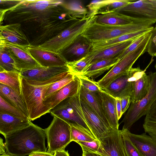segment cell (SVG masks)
Here are the masks:
<instances>
[{
  "label": "cell",
  "instance_id": "50",
  "mask_svg": "<svg viewBox=\"0 0 156 156\" xmlns=\"http://www.w3.org/2000/svg\"><path fill=\"white\" fill-rule=\"evenodd\" d=\"M54 156H70L68 151L62 149L55 152L54 154Z\"/></svg>",
  "mask_w": 156,
  "mask_h": 156
},
{
  "label": "cell",
  "instance_id": "10",
  "mask_svg": "<svg viewBox=\"0 0 156 156\" xmlns=\"http://www.w3.org/2000/svg\"><path fill=\"white\" fill-rule=\"evenodd\" d=\"M69 73L67 66L41 67L21 72L20 75L29 84L41 86L55 82L66 76Z\"/></svg>",
  "mask_w": 156,
  "mask_h": 156
},
{
  "label": "cell",
  "instance_id": "14",
  "mask_svg": "<svg viewBox=\"0 0 156 156\" xmlns=\"http://www.w3.org/2000/svg\"><path fill=\"white\" fill-rule=\"evenodd\" d=\"M80 20L71 17L59 20L45 26L30 40V44L37 46L43 44Z\"/></svg>",
  "mask_w": 156,
  "mask_h": 156
},
{
  "label": "cell",
  "instance_id": "45",
  "mask_svg": "<svg viewBox=\"0 0 156 156\" xmlns=\"http://www.w3.org/2000/svg\"><path fill=\"white\" fill-rule=\"evenodd\" d=\"M22 0H0L1 9H7L12 7L20 2Z\"/></svg>",
  "mask_w": 156,
  "mask_h": 156
},
{
  "label": "cell",
  "instance_id": "20",
  "mask_svg": "<svg viewBox=\"0 0 156 156\" xmlns=\"http://www.w3.org/2000/svg\"><path fill=\"white\" fill-rule=\"evenodd\" d=\"M135 39L124 41L103 49L91 50L86 57L89 60L90 65L101 60L118 57Z\"/></svg>",
  "mask_w": 156,
  "mask_h": 156
},
{
  "label": "cell",
  "instance_id": "39",
  "mask_svg": "<svg viewBox=\"0 0 156 156\" xmlns=\"http://www.w3.org/2000/svg\"><path fill=\"white\" fill-rule=\"evenodd\" d=\"M89 65L90 62L86 57L77 61L68 62L67 64L69 72L75 75H80Z\"/></svg>",
  "mask_w": 156,
  "mask_h": 156
},
{
  "label": "cell",
  "instance_id": "30",
  "mask_svg": "<svg viewBox=\"0 0 156 156\" xmlns=\"http://www.w3.org/2000/svg\"><path fill=\"white\" fill-rule=\"evenodd\" d=\"M133 21L122 14L114 12L95 15L93 22L103 25L122 26L130 24Z\"/></svg>",
  "mask_w": 156,
  "mask_h": 156
},
{
  "label": "cell",
  "instance_id": "34",
  "mask_svg": "<svg viewBox=\"0 0 156 156\" xmlns=\"http://www.w3.org/2000/svg\"><path fill=\"white\" fill-rule=\"evenodd\" d=\"M62 5L69 14L76 19H83L89 14L86 8L79 1H72L68 2L64 1Z\"/></svg>",
  "mask_w": 156,
  "mask_h": 156
},
{
  "label": "cell",
  "instance_id": "8",
  "mask_svg": "<svg viewBox=\"0 0 156 156\" xmlns=\"http://www.w3.org/2000/svg\"><path fill=\"white\" fill-rule=\"evenodd\" d=\"M148 75L150 83L148 93L140 101L131 103L121 122L124 123L123 130H129L134 123L147 114L151 106L156 101V72H151Z\"/></svg>",
  "mask_w": 156,
  "mask_h": 156
},
{
  "label": "cell",
  "instance_id": "11",
  "mask_svg": "<svg viewBox=\"0 0 156 156\" xmlns=\"http://www.w3.org/2000/svg\"><path fill=\"white\" fill-rule=\"evenodd\" d=\"M116 12H121L133 20L156 22V7L150 0L132 1Z\"/></svg>",
  "mask_w": 156,
  "mask_h": 156
},
{
  "label": "cell",
  "instance_id": "40",
  "mask_svg": "<svg viewBox=\"0 0 156 156\" xmlns=\"http://www.w3.org/2000/svg\"><path fill=\"white\" fill-rule=\"evenodd\" d=\"M76 76L80 80L81 85L88 90L92 92H98L103 90L98 85L97 82L84 76Z\"/></svg>",
  "mask_w": 156,
  "mask_h": 156
},
{
  "label": "cell",
  "instance_id": "54",
  "mask_svg": "<svg viewBox=\"0 0 156 156\" xmlns=\"http://www.w3.org/2000/svg\"><path fill=\"white\" fill-rule=\"evenodd\" d=\"M0 156H13V155H9L8 154H7L6 153L5 154H3V155H0Z\"/></svg>",
  "mask_w": 156,
  "mask_h": 156
},
{
  "label": "cell",
  "instance_id": "28",
  "mask_svg": "<svg viewBox=\"0 0 156 156\" xmlns=\"http://www.w3.org/2000/svg\"><path fill=\"white\" fill-rule=\"evenodd\" d=\"M119 60L118 58L116 57L92 63L79 75L84 76L89 78H96L108 70Z\"/></svg>",
  "mask_w": 156,
  "mask_h": 156
},
{
  "label": "cell",
  "instance_id": "48",
  "mask_svg": "<svg viewBox=\"0 0 156 156\" xmlns=\"http://www.w3.org/2000/svg\"><path fill=\"white\" fill-rule=\"evenodd\" d=\"M116 108L118 116V118L119 120L121 117L122 114V107L121 105V99L116 98Z\"/></svg>",
  "mask_w": 156,
  "mask_h": 156
},
{
  "label": "cell",
  "instance_id": "47",
  "mask_svg": "<svg viewBox=\"0 0 156 156\" xmlns=\"http://www.w3.org/2000/svg\"><path fill=\"white\" fill-rule=\"evenodd\" d=\"M156 119V101L153 103L150 109L146 115L144 120L150 121Z\"/></svg>",
  "mask_w": 156,
  "mask_h": 156
},
{
  "label": "cell",
  "instance_id": "15",
  "mask_svg": "<svg viewBox=\"0 0 156 156\" xmlns=\"http://www.w3.org/2000/svg\"><path fill=\"white\" fill-rule=\"evenodd\" d=\"M146 70H142L138 66L132 67L129 70L132 84L131 103L139 101L148 93L150 80L149 75H147L145 72Z\"/></svg>",
  "mask_w": 156,
  "mask_h": 156
},
{
  "label": "cell",
  "instance_id": "33",
  "mask_svg": "<svg viewBox=\"0 0 156 156\" xmlns=\"http://www.w3.org/2000/svg\"><path fill=\"white\" fill-rule=\"evenodd\" d=\"M20 72L16 67L15 62L6 48L0 44V72Z\"/></svg>",
  "mask_w": 156,
  "mask_h": 156
},
{
  "label": "cell",
  "instance_id": "44",
  "mask_svg": "<svg viewBox=\"0 0 156 156\" xmlns=\"http://www.w3.org/2000/svg\"><path fill=\"white\" fill-rule=\"evenodd\" d=\"M143 127L145 133L156 142V122L144 121Z\"/></svg>",
  "mask_w": 156,
  "mask_h": 156
},
{
  "label": "cell",
  "instance_id": "12",
  "mask_svg": "<svg viewBox=\"0 0 156 156\" xmlns=\"http://www.w3.org/2000/svg\"><path fill=\"white\" fill-rule=\"evenodd\" d=\"M0 44L7 49L13 59L16 69L20 72L42 67L30 55L28 46L0 40Z\"/></svg>",
  "mask_w": 156,
  "mask_h": 156
},
{
  "label": "cell",
  "instance_id": "27",
  "mask_svg": "<svg viewBox=\"0 0 156 156\" xmlns=\"http://www.w3.org/2000/svg\"><path fill=\"white\" fill-rule=\"evenodd\" d=\"M79 94L80 98L86 102L105 122L110 126L104 114L99 92L90 91L81 85Z\"/></svg>",
  "mask_w": 156,
  "mask_h": 156
},
{
  "label": "cell",
  "instance_id": "52",
  "mask_svg": "<svg viewBox=\"0 0 156 156\" xmlns=\"http://www.w3.org/2000/svg\"><path fill=\"white\" fill-rule=\"evenodd\" d=\"M82 156H99L96 153L94 152H83Z\"/></svg>",
  "mask_w": 156,
  "mask_h": 156
},
{
  "label": "cell",
  "instance_id": "7",
  "mask_svg": "<svg viewBox=\"0 0 156 156\" xmlns=\"http://www.w3.org/2000/svg\"><path fill=\"white\" fill-rule=\"evenodd\" d=\"M152 31L148 33L146 38L138 47L119 60L103 77L97 82L102 90L106 88L117 78L127 74L138 58L146 51Z\"/></svg>",
  "mask_w": 156,
  "mask_h": 156
},
{
  "label": "cell",
  "instance_id": "24",
  "mask_svg": "<svg viewBox=\"0 0 156 156\" xmlns=\"http://www.w3.org/2000/svg\"><path fill=\"white\" fill-rule=\"evenodd\" d=\"M105 116L111 127L119 129V119L116 108V98L103 90L99 92Z\"/></svg>",
  "mask_w": 156,
  "mask_h": 156
},
{
  "label": "cell",
  "instance_id": "56",
  "mask_svg": "<svg viewBox=\"0 0 156 156\" xmlns=\"http://www.w3.org/2000/svg\"><path fill=\"white\" fill-rule=\"evenodd\" d=\"M155 56L156 57V54L155 55Z\"/></svg>",
  "mask_w": 156,
  "mask_h": 156
},
{
  "label": "cell",
  "instance_id": "55",
  "mask_svg": "<svg viewBox=\"0 0 156 156\" xmlns=\"http://www.w3.org/2000/svg\"><path fill=\"white\" fill-rule=\"evenodd\" d=\"M155 69L156 70V64H155Z\"/></svg>",
  "mask_w": 156,
  "mask_h": 156
},
{
  "label": "cell",
  "instance_id": "42",
  "mask_svg": "<svg viewBox=\"0 0 156 156\" xmlns=\"http://www.w3.org/2000/svg\"><path fill=\"white\" fill-rule=\"evenodd\" d=\"M148 32L140 36L135 39L129 47L117 58L120 60L127 54L135 49L144 40L146 37Z\"/></svg>",
  "mask_w": 156,
  "mask_h": 156
},
{
  "label": "cell",
  "instance_id": "53",
  "mask_svg": "<svg viewBox=\"0 0 156 156\" xmlns=\"http://www.w3.org/2000/svg\"><path fill=\"white\" fill-rule=\"evenodd\" d=\"M150 1L156 7V0H150Z\"/></svg>",
  "mask_w": 156,
  "mask_h": 156
},
{
  "label": "cell",
  "instance_id": "18",
  "mask_svg": "<svg viewBox=\"0 0 156 156\" xmlns=\"http://www.w3.org/2000/svg\"><path fill=\"white\" fill-rule=\"evenodd\" d=\"M28 48L32 56L43 67L67 66L68 62L61 54L44 50L30 44L28 46Z\"/></svg>",
  "mask_w": 156,
  "mask_h": 156
},
{
  "label": "cell",
  "instance_id": "13",
  "mask_svg": "<svg viewBox=\"0 0 156 156\" xmlns=\"http://www.w3.org/2000/svg\"><path fill=\"white\" fill-rule=\"evenodd\" d=\"M80 99L86 123L93 136L99 141L113 129L105 122L86 102Z\"/></svg>",
  "mask_w": 156,
  "mask_h": 156
},
{
  "label": "cell",
  "instance_id": "37",
  "mask_svg": "<svg viewBox=\"0 0 156 156\" xmlns=\"http://www.w3.org/2000/svg\"><path fill=\"white\" fill-rule=\"evenodd\" d=\"M0 113L10 115L23 119H29L21 112L9 104L0 96Z\"/></svg>",
  "mask_w": 156,
  "mask_h": 156
},
{
  "label": "cell",
  "instance_id": "6",
  "mask_svg": "<svg viewBox=\"0 0 156 156\" xmlns=\"http://www.w3.org/2000/svg\"><path fill=\"white\" fill-rule=\"evenodd\" d=\"M21 96L27 109L30 120L33 121L48 113L43 104L45 92L53 83L41 86L28 83L20 76Z\"/></svg>",
  "mask_w": 156,
  "mask_h": 156
},
{
  "label": "cell",
  "instance_id": "35",
  "mask_svg": "<svg viewBox=\"0 0 156 156\" xmlns=\"http://www.w3.org/2000/svg\"><path fill=\"white\" fill-rule=\"evenodd\" d=\"M70 126L72 141L91 142L97 140L92 135L89 133L81 128L76 126Z\"/></svg>",
  "mask_w": 156,
  "mask_h": 156
},
{
  "label": "cell",
  "instance_id": "1",
  "mask_svg": "<svg viewBox=\"0 0 156 156\" xmlns=\"http://www.w3.org/2000/svg\"><path fill=\"white\" fill-rule=\"evenodd\" d=\"M63 1L22 0L16 5L0 10L6 24L19 23L29 41L45 26L72 16L63 6Z\"/></svg>",
  "mask_w": 156,
  "mask_h": 156
},
{
  "label": "cell",
  "instance_id": "46",
  "mask_svg": "<svg viewBox=\"0 0 156 156\" xmlns=\"http://www.w3.org/2000/svg\"><path fill=\"white\" fill-rule=\"evenodd\" d=\"M122 107V114H124L129 108L131 101L130 96L124 97L121 99Z\"/></svg>",
  "mask_w": 156,
  "mask_h": 156
},
{
  "label": "cell",
  "instance_id": "32",
  "mask_svg": "<svg viewBox=\"0 0 156 156\" xmlns=\"http://www.w3.org/2000/svg\"><path fill=\"white\" fill-rule=\"evenodd\" d=\"M0 83L10 88L21 96L20 72H0Z\"/></svg>",
  "mask_w": 156,
  "mask_h": 156
},
{
  "label": "cell",
  "instance_id": "36",
  "mask_svg": "<svg viewBox=\"0 0 156 156\" xmlns=\"http://www.w3.org/2000/svg\"><path fill=\"white\" fill-rule=\"evenodd\" d=\"M122 140L126 156H143L128 136L126 130H121Z\"/></svg>",
  "mask_w": 156,
  "mask_h": 156
},
{
  "label": "cell",
  "instance_id": "38",
  "mask_svg": "<svg viewBox=\"0 0 156 156\" xmlns=\"http://www.w3.org/2000/svg\"><path fill=\"white\" fill-rule=\"evenodd\" d=\"M75 76V75L69 72L64 78L52 83L46 90L45 98L67 84L74 79Z\"/></svg>",
  "mask_w": 156,
  "mask_h": 156
},
{
  "label": "cell",
  "instance_id": "17",
  "mask_svg": "<svg viewBox=\"0 0 156 156\" xmlns=\"http://www.w3.org/2000/svg\"><path fill=\"white\" fill-rule=\"evenodd\" d=\"M81 86L80 80L75 75L74 79L64 87L45 98L43 104L48 113L65 99L78 94Z\"/></svg>",
  "mask_w": 156,
  "mask_h": 156
},
{
  "label": "cell",
  "instance_id": "23",
  "mask_svg": "<svg viewBox=\"0 0 156 156\" xmlns=\"http://www.w3.org/2000/svg\"><path fill=\"white\" fill-rule=\"evenodd\" d=\"M126 131L131 141L143 156H156V142L151 136L146 133L136 134L129 130Z\"/></svg>",
  "mask_w": 156,
  "mask_h": 156
},
{
  "label": "cell",
  "instance_id": "31",
  "mask_svg": "<svg viewBox=\"0 0 156 156\" xmlns=\"http://www.w3.org/2000/svg\"><path fill=\"white\" fill-rule=\"evenodd\" d=\"M154 27L144 29L120 36L115 38L103 41L92 43V50L103 49L129 40L136 38L152 30Z\"/></svg>",
  "mask_w": 156,
  "mask_h": 156
},
{
  "label": "cell",
  "instance_id": "22",
  "mask_svg": "<svg viewBox=\"0 0 156 156\" xmlns=\"http://www.w3.org/2000/svg\"><path fill=\"white\" fill-rule=\"evenodd\" d=\"M129 71L127 74L114 80L103 90L115 98L121 99L126 96L130 97L132 84Z\"/></svg>",
  "mask_w": 156,
  "mask_h": 156
},
{
  "label": "cell",
  "instance_id": "16",
  "mask_svg": "<svg viewBox=\"0 0 156 156\" xmlns=\"http://www.w3.org/2000/svg\"><path fill=\"white\" fill-rule=\"evenodd\" d=\"M99 142V149L96 152L99 156H126L121 130L113 129Z\"/></svg>",
  "mask_w": 156,
  "mask_h": 156
},
{
  "label": "cell",
  "instance_id": "43",
  "mask_svg": "<svg viewBox=\"0 0 156 156\" xmlns=\"http://www.w3.org/2000/svg\"><path fill=\"white\" fill-rule=\"evenodd\" d=\"M146 51L152 56H155L156 54V25L152 31Z\"/></svg>",
  "mask_w": 156,
  "mask_h": 156
},
{
  "label": "cell",
  "instance_id": "4",
  "mask_svg": "<svg viewBox=\"0 0 156 156\" xmlns=\"http://www.w3.org/2000/svg\"><path fill=\"white\" fill-rule=\"evenodd\" d=\"M95 15L90 12L85 18L74 23L58 35L37 46L41 49L61 54L93 20Z\"/></svg>",
  "mask_w": 156,
  "mask_h": 156
},
{
  "label": "cell",
  "instance_id": "21",
  "mask_svg": "<svg viewBox=\"0 0 156 156\" xmlns=\"http://www.w3.org/2000/svg\"><path fill=\"white\" fill-rule=\"evenodd\" d=\"M0 40L21 45H30L28 38L22 30L21 25L19 23L1 25Z\"/></svg>",
  "mask_w": 156,
  "mask_h": 156
},
{
  "label": "cell",
  "instance_id": "51",
  "mask_svg": "<svg viewBox=\"0 0 156 156\" xmlns=\"http://www.w3.org/2000/svg\"><path fill=\"white\" fill-rule=\"evenodd\" d=\"M28 156H54V154H50L47 151L40 152L31 154Z\"/></svg>",
  "mask_w": 156,
  "mask_h": 156
},
{
  "label": "cell",
  "instance_id": "9",
  "mask_svg": "<svg viewBox=\"0 0 156 156\" xmlns=\"http://www.w3.org/2000/svg\"><path fill=\"white\" fill-rule=\"evenodd\" d=\"M49 126L44 129L47 140V152L54 154L59 150L65 149L72 141L70 125L56 116Z\"/></svg>",
  "mask_w": 156,
  "mask_h": 156
},
{
  "label": "cell",
  "instance_id": "25",
  "mask_svg": "<svg viewBox=\"0 0 156 156\" xmlns=\"http://www.w3.org/2000/svg\"><path fill=\"white\" fill-rule=\"evenodd\" d=\"M132 1L129 0H105L94 1L87 6L90 12L96 15L114 12L127 5Z\"/></svg>",
  "mask_w": 156,
  "mask_h": 156
},
{
  "label": "cell",
  "instance_id": "26",
  "mask_svg": "<svg viewBox=\"0 0 156 156\" xmlns=\"http://www.w3.org/2000/svg\"><path fill=\"white\" fill-rule=\"evenodd\" d=\"M29 119H23L4 113H0V133L5 136L29 126Z\"/></svg>",
  "mask_w": 156,
  "mask_h": 156
},
{
  "label": "cell",
  "instance_id": "41",
  "mask_svg": "<svg viewBox=\"0 0 156 156\" xmlns=\"http://www.w3.org/2000/svg\"><path fill=\"white\" fill-rule=\"evenodd\" d=\"M81 146L83 152L96 153L99 149L100 143L98 140L91 142L77 141Z\"/></svg>",
  "mask_w": 156,
  "mask_h": 156
},
{
  "label": "cell",
  "instance_id": "29",
  "mask_svg": "<svg viewBox=\"0 0 156 156\" xmlns=\"http://www.w3.org/2000/svg\"><path fill=\"white\" fill-rule=\"evenodd\" d=\"M0 96L29 118L27 109L22 96L10 88L0 83Z\"/></svg>",
  "mask_w": 156,
  "mask_h": 156
},
{
  "label": "cell",
  "instance_id": "5",
  "mask_svg": "<svg viewBox=\"0 0 156 156\" xmlns=\"http://www.w3.org/2000/svg\"><path fill=\"white\" fill-rule=\"evenodd\" d=\"M50 113L53 116L59 118L70 125L78 126L92 135L85 121L79 93L65 99L51 109Z\"/></svg>",
  "mask_w": 156,
  "mask_h": 156
},
{
  "label": "cell",
  "instance_id": "3",
  "mask_svg": "<svg viewBox=\"0 0 156 156\" xmlns=\"http://www.w3.org/2000/svg\"><path fill=\"white\" fill-rule=\"evenodd\" d=\"M154 23L134 20L124 25L114 26L91 23L81 34L91 43L112 39L122 35L152 27Z\"/></svg>",
  "mask_w": 156,
  "mask_h": 156
},
{
  "label": "cell",
  "instance_id": "19",
  "mask_svg": "<svg viewBox=\"0 0 156 156\" xmlns=\"http://www.w3.org/2000/svg\"><path fill=\"white\" fill-rule=\"evenodd\" d=\"M92 48V43L81 34L61 54L68 62H73L86 57Z\"/></svg>",
  "mask_w": 156,
  "mask_h": 156
},
{
  "label": "cell",
  "instance_id": "2",
  "mask_svg": "<svg viewBox=\"0 0 156 156\" xmlns=\"http://www.w3.org/2000/svg\"><path fill=\"white\" fill-rule=\"evenodd\" d=\"M6 153L15 156H29L46 152L44 129L31 122L27 127L4 136Z\"/></svg>",
  "mask_w": 156,
  "mask_h": 156
},
{
  "label": "cell",
  "instance_id": "49",
  "mask_svg": "<svg viewBox=\"0 0 156 156\" xmlns=\"http://www.w3.org/2000/svg\"><path fill=\"white\" fill-rule=\"evenodd\" d=\"M6 153V146L5 143L3 142V139L0 138V154L3 155Z\"/></svg>",
  "mask_w": 156,
  "mask_h": 156
}]
</instances>
